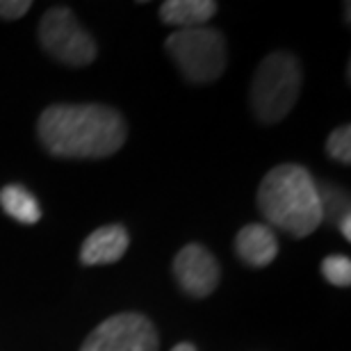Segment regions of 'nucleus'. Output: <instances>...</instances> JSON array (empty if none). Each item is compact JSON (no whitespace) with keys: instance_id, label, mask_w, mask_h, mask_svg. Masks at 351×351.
Returning <instances> with one entry per match:
<instances>
[{"instance_id":"obj_1","label":"nucleus","mask_w":351,"mask_h":351,"mask_svg":"<svg viewBox=\"0 0 351 351\" xmlns=\"http://www.w3.org/2000/svg\"><path fill=\"white\" fill-rule=\"evenodd\" d=\"M39 142L51 156L98 160L110 158L125 144L121 112L101 103L51 105L37 121Z\"/></svg>"},{"instance_id":"obj_2","label":"nucleus","mask_w":351,"mask_h":351,"mask_svg":"<svg viewBox=\"0 0 351 351\" xmlns=\"http://www.w3.org/2000/svg\"><path fill=\"white\" fill-rule=\"evenodd\" d=\"M258 208L267 226L280 228L292 237H308L324 221L322 189L313 173L301 165H278L258 187Z\"/></svg>"},{"instance_id":"obj_3","label":"nucleus","mask_w":351,"mask_h":351,"mask_svg":"<svg viewBox=\"0 0 351 351\" xmlns=\"http://www.w3.org/2000/svg\"><path fill=\"white\" fill-rule=\"evenodd\" d=\"M299 60L292 53H269L258 64L251 80V110L263 123H278L290 114L301 94Z\"/></svg>"},{"instance_id":"obj_4","label":"nucleus","mask_w":351,"mask_h":351,"mask_svg":"<svg viewBox=\"0 0 351 351\" xmlns=\"http://www.w3.org/2000/svg\"><path fill=\"white\" fill-rule=\"evenodd\" d=\"M167 53L189 82L206 85L226 71V39L215 27H187L167 37Z\"/></svg>"},{"instance_id":"obj_5","label":"nucleus","mask_w":351,"mask_h":351,"mask_svg":"<svg viewBox=\"0 0 351 351\" xmlns=\"http://www.w3.org/2000/svg\"><path fill=\"white\" fill-rule=\"evenodd\" d=\"M39 41L44 51L66 66H87L96 60V41L78 23L69 7H51L39 21Z\"/></svg>"},{"instance_id":"obj_6","label":"nucleus","mask_w":351,"mask_h":351,"mask_svg":"<svg viewBox=\"0 0 351 351\" xmlns=\"http://www.w3.org/2000/svg\"><path fill=\"white\" fill-rule=\"evenodd\" d=\"M160 338L149 317L139 313L112 315L82 342L80 351H158Z\"/></svg>"},{"instance_id":"obj_7","label":"nucleus","mask_w":351,"mask_h":351,"mask_svg":"<svg viewBox=\"0 0 351 351\" xmlns=\"http://www.w3.org/2000/svg\"><path fill=\"white\" fill-rule=\"evenodd\" d=\"M173 276L189 297L206 299L219 285V263L203 244H187L173 258Z\"/></svg>"},{"instance_id":"obj_8","label":"nucleus","mask_w":351,"mask_h":351,"mask_svg":"<svg viewBox=\"0 0 351 351\" xmlns=\"http://www.w3.org/2000/svg\"><path fill=\"white\" fill-rule=\"evenodd\" d=\"M128 244H130L128 230L119 226V223H108V226L96 228L82 242L80 261L87 267L119 263L125 256V251H128Z\"/></svg>"},{"instance_id":"obj_9","label":"nucleus","mask_w":351,"mask_h":351,"mask_svg":"<svg viewBox=\"0 0 351 351\" xmlns=\"http://www.w3.org/2000/svg\"><path fill=\"white\" fill-rule=\"evenodd\" d=\"M235 254L249 267H267L278 256L276 233L267 223H247L235 237Z\"/></svg>"},{"instance_id":"obj_10","label":"nucleus","mask_w":351,"mask_h":351,"mask_svg":"<svg viewBox=\"0 0 351 351\" xmlns=\"http://www.w3.org/2000/svg\"><path fill=\"white\" fill-rule=\"evenodd\" d=\"M217 14V3L213 0H167L160 5V19L167 25L180 27H203Z\"/></svg>"},{"instance_id":"obj_11","label":"nucleus","mask_w":351,"mask_h":351,"mask_svg":"<svg viewBox=\"0 0 351 351\" xmlns=\"http://www.w3.org/2000/svg\"><path fill=\"white\" fill-rule=\"evenodd\" d=\"M0 208L7 217H12L19 223H25V226H32L41 219L39 201L23 185H5L0 189Z\"/></svg>"},{"instance_id":"obj_12","label":"nucleus","mask_w":351,"mask_h":351,"mask_svg":"<svg viewBox=\"0 0 351 351\" xmlns=\"http://www.w3.org/2000/svg\"><path fill=\"white\" fill-rule=\"evenodd\" d=\"M322 276L335 287L351 285V261L347 256H328L322 261Z\"/></svg>"},{"instance_id":"obj_13","label":"nucleus","mask_w":351,"mask_h":351,"mask_svg":"<svg viewBox=\"0 0 351 351\" xmlns=\"http://www.w3.org/2000/svg\"><path fill=\"white\" fill-rule=\"evenodd\" d=\"M326 153L340 165L351 162V125L349 123L340 125V128H335L331 132V137L326 139Z\"/></svg>"},{"instance_id":"obj_14","label":"nucleus","mask_w":351,"mask_h":351,"mask_svg":"<svg viewBox=\"0 0 351 351\" xmlns=\"http://www.w3.org/2000/svg\"><path fill=\"white\" fill-rule=\"evenodd\" d=\"M32 7L30 0H0V19L14 21L25 16L27 10Z\"/></svg>"},{"instance_id":"obj_15","label":"nucleus","mask_w":351,"mask_h":351,"mask_svg":"<svg viewBox=\"0 0 351 351\" xmlns=\"http://www.w3.org/2000/svg\"><path fill=\"white\" fill-rule=\"evenodd\" d=\"M338 226H340L342 237H345V240H351V213H345V215L340 217Z\"/></svg>"},{"instance_id":"obj_16","label":"nucleus","mask_w":351,"mask_h":351,"mask_svg":"<svg viewBox=\"0 0 351 351\" xmlns=\"http://www.w3.org/2000/svg\"><path fill=\"white\" fill-rule=\"evenodd\" d=\"M171 351H196V347L192 345V342H178Z\"/></svg>"}]
</instances>
